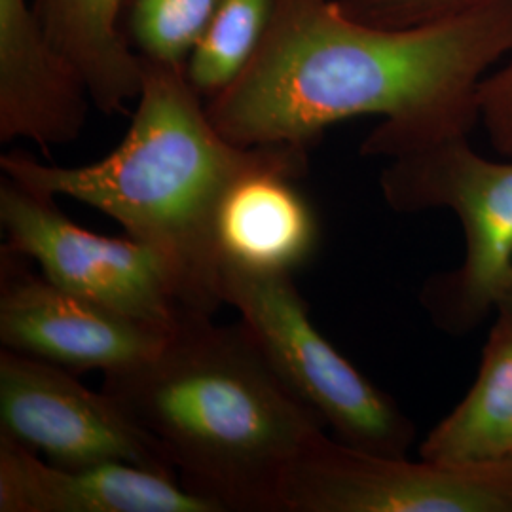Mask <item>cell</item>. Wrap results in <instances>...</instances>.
<instances>
[{
	"mask_svg": "<svg viewBox=\"0 0 512 512\" xmlns=\"http://www.w3.org/2000/svg\"><path fill=\"white\" fill-rule=\"evenodd\" d=\"M512 50V0L454 18L385 29L334 0H275L255 57L205 109L239 147L310 148L327 129L380 116L366 158H399L480 122L478 90Z\"/></svg>",
	"mask_w": 512,
	"mask_h": 512,
	"instance_id": "6da1fadb",
	"label": "cell"
},
{
	"mask_svg": "<svg viewBox=\"0 0 512 512\" xmlns=\"http://www.w3.org/2000/svg\"><path fill=\"white\" fill-rule=\"evenodd\" d=\"M285 167L308 171V148L239 147L211 122L184 65L143 59V86L122 143L78 167L42 164L25 152L0 158L2 175L48 196H65L116 220L164 262L184 315L224 306L215 224L243 175Z\"/></svg>",
	"mask_w": 512,
	"mask_h": 512,
	"instance_id": "7a4b0ae2",
	"label": "cell"
},
{
	"mask_svg": "<svg viewBox=\"0 0 512 512\" xmlns=\"http://www.w3.org/2000/svg\"><path fill=\"white\" fill-rule=\"evenodd\" d=\"M103 391L220 512H277L281 476L327 427L243 321L184 317L152 357L107 372Z\"/></svg>",
	"mask_w": 512,
	"mask_h": 512,
	"instance_id": "3957f363",
	"label": "cell"
},
{
	"mask_svg": "<svg viewBox=\"0 0 512 512\" xmlns=\"http://www.w3.org/2000/svg\"><path fill=\"white\" fill-rule=\"evenodd\" d=\"M380 190L397 213L450 209L458 217L463 262L450 274L431 277L420 300L444 332L475 330L495 310L512 272V160L484 158L469 135H456L389 160Z\"/></svg>",
	"mask_w": 512,
	"mask_h": 512,
	"instance_id": "277c9868",
	"label": "cell"
},
{
	"mask_svg": "<svg viewBox=\"0 0 512 512\" xmlns=\"http://www.w3.org/2000/svg\"><path fill=\"white\" fill-rule=\"evenodd\" d=\"M224 306H232L294 395L334 431L366 452L406 458L414 425L395 401L317 330L293 274L220 262Z\"/></svg>",
	"mask_w": 512,
	"mask_h": 512,
	"instance_id": "5b68a950",
	"label": "cell"
},
{
	"mask_svg": "<svg viewBox=\"0 0 512 512\" xmlns=\"http://www.w3.org/2000/svg\"><path fill=\"white\" fill-rule=\"evenodd\" d=\"M277 512H512V463L410 461L321 433L281 476Z\"/></svg>",
	"mask_w": 512,
	"mask_h": 512,
	"instance_id": "8992f818",
	"label": "cell"
},
{
	"mask_svg": "<svg viewBox=\"0 0 512 512\" xmlns=\"http://www.w3.org/2000/svg\"><path fill=\"white\" fill-rule=\"evenodd\" d=\"M55 200L2 175L4 245L37 262L55 285L109 310L167 329L186 317L164 262L148 247L128 236L93 234L69 219Z\"/></svg>",
	"mask_w": 512,
	"mask_h": 512,
	"instance_id": "52a82bcc",
	"label": "cell"
},
{
	"mask_svg": "<svg viewBox=\"0 0 512 512\" xmlns=\"http://www.w3.org/2000/svg\"><path fill=\"white\" fill-rule=\"evenodd\" d=\"M0 433L61 467L126 461L175 475L164 452L103 389L61 366L0 351Z\"/></svg>",
	"mask_w": 512,
	"mask_h": 512,
	"instance_id": "ba28073f",
	"label": "cell"
},
{
	"mask_svg": "<svg viewBox=\"0 0 512 512\" xmlns=\"http://www.w3.org/2000/svg\"><path fill=\"white\" fill-rule=\"evenodd\" d=\"M29 258L0 249V344L67 368L103 374L137 365L164 346L162 325L109 310L29 268Z\"/></svg>",
	"mask_w": 512,
	"mask_h": 512,
	"instance_id": "9c48e42d",
	"label": "cell"
},
{
	"mask_svg": "<svg viewBox=\"0 0 512 512\" xmlns=\"http://www.w3.org/2000/svg\"><path fill=\"white\" fill-rule=\"evenodd\" d=\"M90 90L38 21L31 0H0V143L69 145L86 128Z\"/></svg>",
	"mask_w": 512,
	"mask_h": 512,
	"instance_id": "30bf717a",
	"label": "cell"
},
{
	"mask_svg": "<svg viewBox=\"0 0 512 512\" xmlns=\"http://www.w3.org/2000/svg\"><path fill=\"white\" fill-rule=\"evenodd\" d=\"M0 512H220L177 476L126 461L61 467L0 433Z\"/></svg>",
	"mask_w": 512,
	"mask_h": 512,
	"instance_id": "8fae6325",
	"label": "cell"
},
{
	"mask_svg": "<svg viewBox=\"0 0 512 512\" xmlns=\"http://www.w3.org/2000/svg\"><path fill=\"white\" fill-rule=\"evenodd\" d=\"M300 177L293 169L264 167L230 186L215 224L220 262L275 274H294L310 262L319 220L296 186Z\"/></svg>",
	"mask_w": 512,
	"mask_h": 512,
	"instance_id": "7c38bea8",
	"label": "cell"
},
{
	"mask_svg": "<svg viewBox=\"0 0 512 512\" xmlns=\"http://www.w3.org/2000/svg\"><path fill=\"white\" fill-rule=\"evenodd\" d=\"M126 0H33L38 21L55 48L82 74L93 107L126 112L139 99L143 59L122 33Z\"/></svg>",
	"mask_w": 512,
	"mask_h": 512,
	"instance_id": "4fadbf2b",
	"label": "cell"
},
{
	"mask_svg": "<svg viewBox=\"0 0 512 512\" xmlns=\"http://www.w3.org/2000/svg\"><path fill=\"white\" fill-rule=\"evenodd\" d=\"M420 458L475 467L512 463V317L497 313L475 384L423 439Z\"/></svg>",
	"mask_w": 512,
	"mask_h": 512,
	"instance_id": "5bb4252c",
	"label": "cell"
},
{
	"mask_svg": "<svg viewBox=\"0 0 512 512\" xmlns=\"http://www.w3.org/2000/svg\"><path fill=\"white\" fill-rule=\"evenodd\" d=\"M275 0H222L184 73L203 99L224 92L247 69L274 18Z\"/></svg>",
	"mask_w": 512,
	"mask_h": 512,
	"instance_id": "9a60e30c",
	"label": "cell"
},
{
	"mask_svg": "<svg viewBox=\"0 0 512 512\" xmlns=\"http://www.w3.org/2000/svg\"><path fill=\"white\" fill-rule=\"evenodd\" d=\"M222 0H126L122 33L147 61L184 65Z\"/></svg>",
	"mask_w": 512,
	"mask_h": 512,
	"instance_id": "2e32d148",
	"label": "cell"
},
{
	"mask_svg": "<svg viewBox=\"0 0 512 512\" xmlns=\"http://www.w3.org/2000/svg\"><path fill=\"white\" fill-rule=\"evenodd\" d=\"M349 18L385 29H406L454 18L494 0H334Z\"/></svg>",
	"mask_w": 512,
	"mask_h": 512,
	"instance_id": "e0dca14e",
	"label": "cell"
},
{
	"mask_svg": "<svg viewBox=\"0 0 512 512\" xmlns=\"http://www.w3.org/2000/svg\"><path fill=\"white\" fill-rule=\"evenodd\" d=\"M478 112L490 145L512 158V50L480 84Z\"/></svg>",
	"mask_w": 512,
	"mask_h": 512,
	"instance_id": "ac0fdd59",
	"label": "cell"
},
{
	"mask_svg": "<svg viewBox=\"0 0 512 512\" xmlns=\"http://www.w3.org/2000/svg\"><path fill=\"white\" fill-rule=\"evenodd\" d=\"M495 310L501 315H507L512 317V272L507 281L503 283L499 296H497V302H495Z\"/></svg>",
	"mask_w": 512,
	"mask_h": 512,
	"instance_id": "d6986e66",
	"label": "cell"
}]
</instances>
